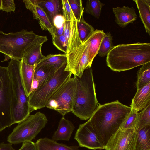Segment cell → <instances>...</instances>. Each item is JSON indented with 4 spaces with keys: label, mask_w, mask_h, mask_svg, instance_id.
<instances>
[{
    "label": "cell",
    "mask_w": 150,
    "mask_h": 150,
    "mask_svg": "<svg viewBox=\"0 0 150 150\" xmlns=\"http://www.w3.org/2000/svg\"><path fill=\"white\" fill-rule=\"evenodd\" d=\"M1 10L7 12H14L15 5L13 0H1Z\"/></svg>",
    "instance_id": "36"
},
{
    "label": "cell",
    "mask_w": 150,
    "mask_h": 150,
    "mask_svg": "<svg viewBox=\"0 0 150 150\" xmlns=\"http://www.w3.org/2000/svg\"><path fill=\"white\" fill-rule=\"evenodd\" d=\"M27 9L32 12L33 18L38 21L42 30L48 31L51 35L52 33V25L42 9L37 5L30 6Z\"/></svg>",
    "instance_id": "23"
},
{
    "label": "cell",
    "mask_w": 150,
    "mask_h": 150,
    "mask_svg": "<svg viewBox=\"0 0 150 150\" xmlns=\"http://www.w3.org/2000/svg\"><path fill=\"white\" fill-rule=\"evenodd\" d=\"M63 16L65 21L75 20L76 18L70 8L68 0H62Z\"/></svg>",
    "instance_id": "35"
},
{
    "label": "cell",
    "mask_w": 150,
    "mask_h": 150,
    "mask_svg": "<svg viewBox=\"0 0 150 150\" xmlns=\"http://www.w3.org/2000/svg\"><path fill=\"white\" fill-rule=\"evenodd\" d=\"M52 33L51 35L52 38L54 36L58 37L64 33V26L60 28H57L52 26Z\"/></svg>",
    "instance_id": "39"
},
{
    "label": "cell",
    "mask_w": 150,
    "mask_h": 150,
    "mask_svg": "<svg viewBox=\"0 0 150 150\" xmlns=\"http://www.w3.org/2000/svg\"><path fill=\"white\" fill-rule=\"evenodd\" d=\"M71 9L77 22L79 21L84 12L81 0H68Z\"/></svg>",
    "instance_id": "33"
},
{
    "label": "cell",
    "mask_w": 150,
    "mask_h": 150,
    "mask_svg": "<svg viewBox=\"0 0 150 150\" xmlns=\"http://www.w3.org/2000/svg\"><path fill=\"white\" fill-rule=\"evenodd\" d=\"M76 90L75 77H71L54 94L46 107L54 110L62 116L74 111Z\"/></svg>",
    "instance_id": "9"
},
{
    "label": "cell",
    "mask_w": 150,
    "mask_h": 150,
    "mask_svg": "<svg viewBox=\"0 0 150 150\" xmlns=\"http://www.w3.org/2000/svg\"><path fill=\"white\" fill-rule=\"evenodd\" d=\"M2 6L1 0H0V11L1 10Z\"/></svg>",
    "instance_id": "43"
},
{
    "label": "cell",
    "mask_w": 150,
    "mask_h": 150,
    "mask_svg": "<svg viewBox=\"0 0 150 150\" xmlns=\"http://www.w3.org/2000/svg\"><path fill=\"white\" fill-rule=\"evenodd\" d=\"M139 11V17L145 30L150 35V0H134Z\"/></svg>",
    "instance_id": "24"
},
{
    "label": "cell",
    "mask_w": 150,
    "mask_h": 150,
    "mask_svg": "<svg viewBox=\"0 0 150 150\" xmlns=\"http://www.w3.org/2000/svg\"><path fill=\"white\" fill-rule=\"evenodd\" d=\"M112 40V36L111 33L108 32L105 33L98 52L99 56L103 57L107 56L114 46Z\"/></svg>",
    "instance_id": "30"
},
{
    "label": "cell",
    "mask_w": 150,
    "mask_h": 150,
    "mask_svg": "<svg viewBox=\"0 0 150 150\" xmlns=\"http://www.w3.org/2000/svg\"><path fill=\"white\" fill-rule=\"evenodd\" d=\"M138 112L132 109L127 117L123 121L119 128L125 130L136 128L137 121Z\"/></svg>",
    "instance_id": "32"
},
{
    "label": "cell",
    "mask_w": 150,
    "mask_h": 150,
    "mask_svg": "<svg viewBox=\"0 0 150 150\" xmlns=\"http://www.w3.org/2000/svg\"><path fill=\"white\" fill-rule=\"evenodd\" d=\"M39 83L38 81L34 79H33V82L32 84L31 92L36 89L38 87Z\"/></svg>",
    "instance_id": "41"
},
{
    "label": "cell",
    "mask_w": 150,
    "mask_h": 150,
    "mask_svg": "<svg viewBox=\"0 0 150 150\" xmlns=\"http://www.w3.org/2000/svg\"><path fill=\"white\" fill-rule=\"evenodd\" d=\"M76 90L72 113L81 120L91 117L100 104L97 100L91 67L84 71L81 78L74 76Z\"/></svg>",
    "instance_id": "3"
},
{
    "label": "cell",
    "mask_w": 150,
    "mask_h": 150,
    "mask_svg": "<svg viewBox=\"0 0 150 150\" xmlns=\"http://www.w3.org/2000/svg\"><path fill=\"white\" fill-rule=\"evenodd\" d=\"M112 11L115 15L116 23L122 28L130 23H133L137 17L133 7L124 6L122 7H114Z\"/></svg>",
    "instance_id": "14"
},
{
    "label": "cell",
    "mask_w": 150,
    "mask_h": 150,
    "mask_svg": "<svg viewBox=\"0 0 150 150\" xmlns=\"http://www.w3.org/2000/svg\"><path fill=\"white\" fill-rule=\"evenodd\" d=\"M45 36L25 29L8 33L0 30V53L5 55L3 61L9 59L21 60L29 47Z\"/></svg>",
    "instance_id": "4"
},
{
    "label": "cell",
    "mask_w": 150,
    "mask_h": 150,
    "mask_svg": "<svg viewBox=\"0 0 150 150\" xmlns=\"http://www.w3.org/2000/svg\"><path fill=\"white\" fill-rule=\"evenodd\" d=\"M132 110L117 100L99 104L88 121L103 145L118 130Z\"/></svg>",
    "instance_id": "1"
},
{
    "label": "cell",
    "mask_w": 150,
    "mask_h": 150,
    "mask_svg": "<svg viewBox=\"0 0 150 150\" xmlns=\"http://www.w3.org/2000/svg\"><path fill=\"white\" fill-rule=\"evenodd\" d=\"M35 67V66L29 65L22 60H21V78L25 94L27 97L31 92Z\"/></svg>",
    "instance_id": "20"
},
{
    "label": "cell",
    "mask_w": 150,
    "mask_h": 150,
    "mask_svg": "<svg viewBox=\"0 0 150 150\" xmlns=\"http://www.w3.org/2000/svg\"><path fill=\"white\" fill-rule=\"evenodd\" d=\"M90 36L74 50L66 54L67 64L65 71L71 72L81 78L86 69L91 67L88 59Z\"/></svg>",
    "instance_id": "10"
},
{
    "label": "cell",
    "mask_w": 150,
    "mask_h": 150,
    "mask_svg": "<svg viewBox=\"0 0 150 150\" xmlns=\"http://www.w3.org/2000/svg\"><path fill=\"white\" fill-rule=\"evenodd\" d=\"M38 5L45 12L52 25L56 16L63 15L62 0H39Z\"/></svg>",
    "instance_id": "18"
},
{
    "label": "cell",
    "mask_w": 150,
    "mask_h": 150,
    "mask_svg": "<svg viewBox=\"0 0 150 150\" xmlns=\"http://www.w3.org/2000/svg\"><path fill=\"white\" fill-rule=\"evenodd\" d=\"M12 92L8 67L0 66V132L14 124L12 112Z\"/></svg>",
    "instance_id": "8"
},
{
    "label": "cell",
    "mask_w": 150,
    "mask_h": 150,
    "mask_svg": "<svg viewBox=\"0 0 150 150\" xmlns=\"http://www.w3.org/2000/svg\"><path fill=\"white\" fill-rule=\"evenodd\" d=\"M77 27L80 39L83 42L85 41L94 31V28L84 20L83 14L79 21Z\"/></svg>",
    "instance_id": "27"
},
{
    "label": "cell",
    "mask_w": 150,
    "mask_h": 150,
    "mask_svg": "<svg viewBox=\"0 0 150 150\" xmlns=\"http://www.w3.org/2000/svg\"><path fill=\"white\" fill-rule=\"evenodd\" d=\"M136 128L125 130L120 128L113 134L105 146V150H126L135 139Z\"/></svg>",
    "instance_id": "12"
},
{
    "label": "cell",
    "mask_w": 150,
    "mask_h": 150,
    "mask_svg": "<svg viewBox=\"0 0 150 150\" xmlns=\"http://www.w3.org/2000/svg\"><path fill=\"white\" fill-rule=\"evenodd\" d=\"M134 150H150V126L137 130Z\"/></svg>",
    "instance_id": "25"
},
{
    "label": "cell",
    "mask_w": 150,
    "mask_h": 150,
    "mask_svg": "<svg viewBox=\"0 0 150 150\" xmlns=\"http://www.w3.org/2000/svg\"><path fill=\"white\" fill-rule=\"evenodd\" d=\"M65 21L63 15H57L54 18L52 26L57 28H60L64 26Z\"/></svg>",
    "instance_id": "37"
},
{
    "label": "cell",
    "mask_w": 150,
    "mask_h": 150,
    "mask_svg": "<svg viewBox=\"0 0 150 150\" xmlns=\"http://www.w3.org/2000/svg\"><path fill=\"white\" fill-rule=\"evenodd\" d=\"M66 64V54H50L45 56L35 67H41L55 72L62 66Z\"/></svg>",
    "instance_id": "16"
},
{
    "label": "cell",
    "mask_w": 150,
    "mask_h": 150,
    "mask_svg": "<svg viewBox=\"0 0 150 150\" xmlns=\"http://www.w3.org/2000/svg\"><path fill=\"white\" fill-rule=\"evenodd\" d=\"M104 5L99 0H88L86 1L84 12L98 19L101 13L102 8Z\"/></svg>",
    "instance_id": "28"
},
{
    "label": "cell",
    "mask_w": 150,
    "mask_h": 150,
    "mask_svg": "<svg viewBox=\"0 0 150 150\" xmlns=\"http://www.w3.org/2000/svg\"><path fill=\"white\" fill-rule=\"evenodd\" d=\"M55 72L47 70L41 67L35 66L33 79L38 81L39 83L38 88L44 85Z\"/></svg>",
    "instance_id": "29"
},
{
    "label": "cell",
    "mask_w": 150,
    "mask_h": 150,
    "mask_svg": "<svg viewBox=\"0 0 150 150\" xmlns=\"http://www.w3.org/2000/svg\"><path fill=\"white\" fill-rule=\"evenodd\" d=\"M47 40L46 36L30 46L25 51L22 60L27 64L35 66L45 56L42 53L41 48L43 43Z\"/></svg>",
    "instance_id": "15"
},
{
    "label": "cell",
    "mask_w": 150,
    "mask_h": 150,
    "mask_svg": "<svg viewBox=\"0 0 150 150\" xmlns=\"http://www.w3.org/2000/svg\"><path fill=\"white\" fill-rule=\"evenodd\" d=\"M35 144L38 150H79L78 146H68L47 137L38 139Z\"/></svg>",
    "instance_id": "21"
},
{
    "label": "cell",
    "mask_w": 150,
    "mask_h": 150,
    "mask_svg": "<svg viewBox=\"0 0 150 150\" xmlns=\"http://www.w3.org/2000/svg\"><path fill=\"white\" fill-rule=\"evenodd\" d=\"M47 122L45 114L40 112L29 115L18 123L8 136L7 141L11 144L32 141L45 127Z\"/></svg>",
    "instance_id": "7"
},
{
    "label": "cell",
    "mask_w": 150,
    "mask_h": 150,
    "mask_svg": "<svg viewBox=\"0 0 150 150\" xmlns=\"http://www.w3.org/2000/svg\"><path fill=\"white\" fill-rule=\"evenodd\" d=\"M66 65L60 68L42 86L31 92L28 96L30 113L46 107L55 93L71 77V72L64 71Z\"/></svg>",
    "instance_id": "6"
},
{
    "label": "cell",
    "mask_w": 150,
    "mask_h": 150,
    "mask_svg": "<svg viewBox=\"0 0 150 150\" xmlns=\"http://www.w3.org/2000/svg\"><path fill=\"white\" fill-rule=\"evenodd\" d=\"M21 60H11L7 67L12 88V112L14 124L19 123L30 115L28 98L25 93L20 74Z\"/></svg>",
    "instance_id": "5"
},
{
    "label": "cell",
    "mask_w": 150,
    "mask_h": 150,
    "mask_svg": "<svg viewBox=\"0 0 150 150\" xmlns=\"http://www.w3.org/2000/svg\"><path fill=\"white\" fill-rule=\"evenodd\" d=\"M18 150H38L35 143L32 141L22 143L21 147Z\"/></svg>",
    "instance_id": "38"
},
{
    "label": "cell",
    "mask_w": 150,
    "mask_h": 150,
    "mask_svg": "<svg viewBox=\"0 0 150 150\" xmlns=\"http://www.w3.org/2000/svg\"><path fill=\"white\" fill-rule=\"evenodd\" d=\"M104 33L103 30L97 29L90 36L88 59L91 66L94 58L98 54Z\"/></svg>",
    "instance_id": "22"
},
{
    "label": "cell",
    "mask_w": 150,
    "mask_h": 150,
    "mask_svg": "<svg viewBox=\"0 0 150 150\" xmlns=\"http://www.w3.org/2000/svg\"><path fill=\"white\" fill-rule=\"evenodd\" d=\"M135 139L126 150H134Z\"/></svg>",
    "instance_id": "42"
},
{
    "label": "cell",
    "mask_w": 150,
    "mask_h": 150,
    "mask_svg": "<svg viewBox=\"0 0 150 150\" xmlns=\"http://www.w3.org/2000/svg\"><path fill=\"white\" fill-rule=\"evenodd\" d=\"M52 39L53 45L57 49L66 54L67 45L64 34L58 37L54 36Z\"/></svg>",
    "instance_id": "34"
},
{
    "label": "cell",
    "mask_w": 150,
    "mask_h": 150,
    "mask_svg": "<svg viewBox=\"0 0 150 150\" xmlns=\"http://www.w3.org/2000/svg\"><path fill=\"white\" fill-rule=\"evenodd\" d=\"M74 139L80 147L92 150L105 148L95 129L88 120L79 125L75 134Z\"/></svg>",
    "instance_id": "11"
},
{
    "label": "cell",
    "mask_w": 150,
    "mask_h": 150,
    "mask_svg": "<svg viewBox=\"0 0 150 150\" xmlns=\"http://www.w3.org/2000/svg\"><path fill=\"white\" fill-rule=\"evenodd\" d=\"M150 104V82L137 89L132 99L130 107L137 112L141 110Z\"/></svg>",
    "instance_id": "17"
},
{
    "label": "cell",
    "mask_w": 150,
    "mask_h": 150,
    "mask_svg": "<svg viewBox=\"0 0 150 150\" xmlns=\"http://www.w3.org/2000/svg\"><path fill=\"white\" fill-rule=\"evenodd\" d=\"M136 87L139 89L150 82V62L146 63L140 68L137 73Z\"/></svg>",
    "instance_id": "26"
},
{
    "label": "cell",
    "mask_w": 150,
    "mask_h": 150,
    "mask_svg": "<svg viewBox=\"0 0 150 150\" xmlns=\"http://www.w3.org/2000/svg\"><path fill=\"white\" fill-rule=\"evenodd\" d=\"M148 126H150V104L138 112L136 128L138 130Z\"/></svg>",
    "instance_id": "31"
},
{
    "label": "cell",
    "mask_w": 150,
    "mask_h": 150,
    "mask_svg": "<svg viewBox=\"0 0 150 150\" xmlns=\"http://www.w3.org/2000/svg\"><path fill=\"white\" fill-rule=\"evenodd\" d=\"M0 150H15L12 144L8 143L2 142L0 143Z\"/></svg>",
    "instance_id": "40"
},
{
    "label": "cell",
    "mask_w": 150,
    "mask_h": 150,
    "mask_svg": "<svg viewBox=\"0 0 150 150\" xmlns=\"http://www.w3.org/2000/svg\"><path fill=\"white\" fill-rule=\"evenodd\" d=\"M75 128L70 121L66 119L64 116H62L59 123L57 129L52 136V139L56 141L59 140L69 141Z\"/></svg>",
    "instance_id": "19"
},
{
    "label": "cell",
    "mask_w": 150,
    "mask_h": 150,
    "mask_svg": "<svg viewBox=\"0 0 150 150\" xmlns=\"http://www.w3.org/2000/svg\"><path fill=\"white\" fill-rule=\"evenodd\" d=\"M63 34L67 45L66 54L74 50L82 43L79 36L77 21L76 19L65 21L64 24Z\"/></svg>",
    "instance_id": "13"
},
{
    "label": "cell",
    "mask_w": 150,
    "mask_h": 150,
    "mask_svg": "<svg viewBox=\"0 0 150 150\" xmlns=\"http://www.w3.org/2000/svg\"><path fill=\"white\" fill-rule=\"evenodd\" d=\"M106 64L111 70L120 72L150 62V43L138 42L119 44L107 56Z\"/></svg>",
    "instance_id": "2"
}]
</instances>
